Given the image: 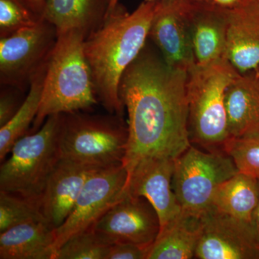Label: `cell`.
<instances>
[{
	"label": "cell",
	"instance_id": "cell-24",
	"mask_svg": "<svg viewBox=\"0 0 259 259\" xmlns=\"http://www.w3.org/2000/svg\"><path fill=\"white\" fill-rule=\"evenodd\" d=\"M41 221L46 220L37 204L17 194L0 190V233L23 223Z\"/></svg>",
	"mask_w": 259,
	"mask_h": 259
},
{
	"label": "cell",
	"instance_id": "cell-35",
	"mask_svg": "<svg viewBox=\"0 0 259 259\" xmlns=\"http://www.w3.org/2000/svg\"><path fill=\"white\" fill-rule=\"evenodd\" d=\"M255 1H256V3L259 5V0H255Z\"/></svg>",
	"mask_w": 259,
	"mask_h": 259
},
{
	"label": "cell",
	"instance_id": "cell-34",
	"mask_svg": "<svg viewBox=\"0 0 259 259\" xmlns=\"http://www.w3.org/2000/svg\"><path fill=\"white\" fill-rule=\"evenodd\" d=\"M194 1H208V0H194Z\"/></svg>",
	"mask_w": 259,
	"mask_h": 259
},
{
	"label": "cell",
	"instance_id": "cell-11",
	"mask_svg": "<svg viewBox=\"0 0 259 259\" xmlns=\"http://www.w3.org/2000/svg\"><path fill=\"white\" fill-rule=\"evenodd\" d=\"M92 228L110 245L132 243L149 249L161 225L157 212L147 199L126 193Z\"/></svg>",
	"mask_w": 259,
	"mask_h": 259
},
{
	"label": "cell",
	"instance_id": "cell-23",
	"mask_svg": "<svg viewBox=\"0 0 259 259\" xmlns=\"http://www.w3.org/2000/svg\"><path fill=\"white\" fill-rule=\"evenodd\" d=\"M110 245L91 228L65 242L54 259H106Z\"/></svg>",
	"mask_w": 259,
	"mask_h": 259
},
{
	"label": "cell",
	"instance_id": "cell-13",
	"mask_svg": "<svg viewBox=\"0 0 259 259\" xmlns=\"http://www.w3.org/2000/svg\"><path fill=\"white\" fill-rule=\"evenodd\" d=\"M174 171L175 159L153 156L139 161L127 176L126 193L147 199L157 212L160 230L182 210L172 187Z\"/></svg>",
	"mask_w": 259,
	"mask_h": 259
},
{
	"label": "cell",
	"instance_id": "cell-20",
	"mask_svg": "<svg viewBox=\"0 0 259 259\" xmlns=\"http://www.w3.org/2000/svg\"><path fill=\"white\" fill-rule=\"evenodd\" d=\"M105 0H45L42 18L58 34L73 29L89 33L96 28L106 12Z\"/></svg>",
	"mask_w": 259,
	"mask_h": 259
},
{
	"label": "cell",
	"instance_id": "cell-9",
	"mask_svg": "<svg viewBox=\"0 0 259 259\" xmlns=\"http://www.w3.org/2000/svg\"><path fill=\"white\" fill-rule=\"evenodd\" d=\"M127 181V172L122 163L98 170L88 179L72 212L55 230V255L65 242L91 228L109 209L125 197Z\"/></svg>",
	"mask_w": 259,
	"mask_h": 259
},
{
	"label": "cell",
	"instance_id": "cell-29",
	"mask_svg": "<svg viewBox=\"0 0 259 259\" xmlns=\"http://www.w3.org/2000/svg\"><path fill=\"white\" fill-rule=\"evenodd\" d=\"M36 14L42 17L45 0H24Z\"/></svg>",
	"mask_w": 259,
	"mask_h": 259
},
{
	"label": "cell",
	"instance_id": "cell-33",
	"mask_svg": "<svg viewBox=\"0 0 259 259\" xmlns=\"http://www.w3.org/2000/svg\"><path fill=\"white\" fill-rule=\"evenodd\" d=\"M252 75H253V79H254L255 83H256L257 86L259 88V66L253 72H252Z\"/></svg>",
	"mask_w": 259,
	"mask_h": 259
},
{
	"label": "cell",
	"instance_id": "cell-26",
	"mask_svg": "<svg viewBox=\"0 0 259 259\" xmlns=\"http://www.w3.org/2000/svg\"><path fill=\"white\" fill-rule=\"evenodd\" d=\"M42 17L36 14L24 0H0V35L8 36L31 26Z\"/></svg>",
	"mask_w": 259,
	"mask_h": 259
},
{
	"label": "cell",
	"instance_id": "cell-30",
	"mask_svg": "<svg viewBox=\"0 0 259 259\" xmlns=\"http://www.w3.org/2000/svg\"><path fill=\"white\" fill-rule=\"evenodd\" d=\"M211 1L226 9H233L243 3L244 0H211Z\"/></svg>",
	"mask_w": 259,
	"mask_h": 259
},
{
	"label": "cell",
	"instance_id": "cell-31",
	"mask_svg": "<svg viewBox=\"0 0 259 259\" xmlns=\"http://www.w3.org/2000/svg\"><path fill=\"white\" fill-rule=\"evenodd\" d=\"M252 228L254 231L255 236L256 237L257 241L259 243V200L255 208L254 213H253V218L251 222Z\"/></svg>",
	"mask_w": 259,
	"mask_h": 259
},
{
	"label": "cell",
	"instance_id": "cell-4",
	"mask_svg": "<svg viewBox=\"0 0 259 259\" xmlns=\"http://www.w3.org/2000/svg\"><path fill=\"white\" fill-rule=\"evenodd\" d=\"M239 74L227 59L195 64L188 71L187 97L191 143L206 151H224L230 139L226 92Z\"/></svg>",
	"mask_w": 259,
	"mask_h": 259
},
{
	"label": "cell",
	"instance_id": "cell-27",
	"mask_svg": "<svg viewBox=\"0 0 259 259\" xmlns=\"http://www.w3.org/2000/svg\"><path fill=\"white\" fill-rule=\"evenodd\" d=\"M148 248L132 243L110 245L106 259H147Z\"/></svg>",
	"mask_w": 259,
	"mask_h": 259
},
{
	"label": "cell",
	"instance_id": "cell-14",
	"mask_svg": "<svg viewBox=\"0 0 259 259\" xmlns=\"http://www.w3.org/2000/svg\"><path fill=\"white\" fill-rule=\"evenodd\" d=\"M100 169L102 168L59 159L48 179L39 202L40 212L51 228L57 229L66 221L87 181Z\"/></svg>",
	"mask_w": 259,
	"mask_h": 259
},
{
	"label": "cell",
	"instance_id": "cell-7",
	"mask_svg": "<svg viewBox=\"0 0 259 259\" xmlns=\"http://www.w3.org/2000/svg\"><path fill=\"white\" fill-rule=\"evenodd\" d=\"M238 172L226 151L191 145L175 160L172 187L182 209L200 216L212 207L218 187Z\"/></svg>",
	"mask_w": 259,
	"mask_h": 259
},
{
	"label": "cell",
	"instance_id": "cell-8",
	"mask_svg": "<svg viewBox=\"0 0 259 259\" xmlns=\"http://www.w3.org/2000/svg\"><path fill=\"white\" fill-rule=\"evenodd\" d=\"M57 40V31L44 18L0 39L2 84L23 91L49 60Z\"/></svg>",
	"mask_w": 259,
	"mask_h": 259
},
{
	"label": "cell",
	"instance_id": "cell-21",
	"mask_svg": "<svg viewBox=\"0 0 259 259\" xmlns=\"http://www.w3.org/2000/svg\"><path fill=\"white\" fill-rule=\"evenodd\" d=\"M258 200V181L238 171L218 187L212 207L251 224Z\"/></svg>",
	"mask_w": 259,
	"mask_h": 259
},
{
	"label": "cell",
	"instance_id": "cell-25",
	"mask_svg": "<svg viewBox=\"0 0 259 259\" xmlns=\"http://www.w3.org/2000/svg\"><path fill=\"white\" fill-rule=\"evenodd\" d=\"M224 151L232 158L237 169L259 182V135L241 139H230Z\"/></svg>",
	"mask_w": 259,
	"mask_h": 259
},
{
	"label": "cell",
	"instance_id": "cell-16",
	"mask_svg": "<svg viewBox=\"0 0 259 259\" xmlns=\"http://www.w3.org/2000/svg\"><path fill=\"white\" fill-rule=\"evenodd\" d=\"M226 59L240 74L258 68L259 5L255 0H244L228 10Z\"/></svg>",
	"mask_w": 259,
	"mask_h": 259
},
{
	"label": "cell",
	"instance_id": "cell-3",
	"mask_svg": "<svg viewBox=\"0 0 259 259\" xmlns=\"http://www.w3.org/2000/svg\"><path fill=\"white\" fill-rule=\"evenodd\" d=\"M87 35L79 29L58 34L48 61L41 102L32 123L33 133L49 116L79 112L97 104L91 70L83 51Z\"/></svg>",
	"mask_w": 259,
	"mask_h": 259
},
{
	"label": "cell",
	"instance_id": "cell-17",
	"mask_svg": "<svg viewBox=\"0 0 259 259\" xmlns=\"http://www.w3.org/2000/svg\"><path fill=\"white\" fill-rule=\"evenodd\" d=\"M230 139L259 135V88L251 73L238 74L226 92Z\"/></svg>",
	"mask_w": 259,
	"mask_h": 259
},
{
	"label": "cell",
	"instance_id": "cell-10",
	"mask_svg": "<svg viewBox=\"0 0 259 259\" xmlns=\"http://www.w3.org/2000/svg\"><path fill=\"white\" fill-rule=\"evenodd\" d=\"M200 220L195 258L259 259V243L251 224L213 207Z\"/></svg>",
	"mask_w": 259,
	"mask_h": 259
},
{
	"label": "cell",
	"instance_id": "cell-18",
	"mask_svg": "<svg viewBox=\"0 0 259 259\" xmlns=\"http://www.w3.org/2000/svg\"><path fill=\"white\" fill-rule=\"evenodd\" d=\"M55 230L46 221H33L0 233L1 259H54Z\"/></svg>",
	"mask_w": 259,
	"mask_h": 259
},
{
	"label": "cell",
	"instance_id": "cell-28",
	"mask_svg": "<svg viewBox=\"0 0 259 259\" xmlns=\"http://www.w3.org/2000/svg\"><path fill=\"white\" fill-rule=\"evenodd\" d=\"M24 100L18 94L9 90H3L0 95V127L5 124L15 115L21 107Z\"/></svg>",
	"mask_w": 259,
	"mask_h": 259
},
{
	"label": "cell",
	"instance_id": "cell-5",
	"mask_svg": "<svg viewBox=\"0 0 259 259\" xmlns=\"http://www.w3.org/2000/svg\"><path fill=\"white\" fill-rule=\"evenodd\" d=\"M128 130L119 116L61 114L58 148L63 159L105 168L122 164Z\"/></svg>",
	"mask_w": 259,
	"mask_h": 259
},
{
	"label": "cell",
	"instance_id": "cell-15",
	"mask_svg": "<svg viewBox=\"0 0 259 259\" xmlns=\"http://www.w3.org/2000/svg\"><path fill=\"white\" fill-rule=\"evenodd\" d=\"M228 10L211 0H190L188 20L196 64L226 59Z\"/></svg>",
	"mask_w": 259,
	"mask_h": 259
},
{
	"label": "cell",
	"instance_id": "cell-1",
	"mask_svg": "<svg viewBox=\"0 0 259 259\" xmlns=\"http://www.w3.org/2000/svg\"><path fill=\"white\" fill-rule=\"evenodd\" d=\"M187 71L174 69L145 47L121 78L119 95L127 113V176L141 160L176 159L191 145Z\"/></svg>",
	"mask_w": 259,
	"mask_h": 259
},
{
	"label": "cell",
	"instance_id": "cell-2",
	"mask_svg": "<svg viewBox=\"0 0 259 259\" xmlns=\"http://www.w3.org/2000/svg\"><path fill=\"white\" fill-rule=\"evenodd\" d=\"M157 0L144 1L132 13L118 3L83 41L97 99L112 115L123 116L121 78L146 47Z\"/></svg>",
	"mask_w": 259,
	"mask_h": 259
},
{
	"label": "cell",
	"instance_id": "cell-19",
	"mask_svg": "<svg viewBox=\"0 0 259 259\" xmlns=\"http://www.w3.org/2000/svg\"><path fill=\"white\" fill-rule=\"evenodd\" d=\"M201 232L200 216L182 209L160 230L148 249L147 259L195 258Z\"/></svg>",
	"mask_w": 259,
	"mask_h": 259
},
{
	"label": "cell",
	"instance_id": "cell-12",
	"mask_svg": "<svg viewBox=\"0 0 259 259\" xmlns=\"http://www.w3.org/2000/svg\"><path fill=\"white\" fill-rule=\"evenodd\" d=\"M189 3L190 0H157L148 34L165 63L186 71L196 64L189 25Z\"/></svg>",
	"mask_w": 259,
	"mask_h": 259
},
{
	"label": "cell",
	"instance_id": "cell-32",
	"mask_svg": "<svg viewBox=\"0 0 259 259\" xmlns=\"http://www.w3.org/2000/svg\"><path fill=\"white\" fill-rule=\"evenodd\" d=\"M119 1H120V0H105L107 5L106 12H105V13L110 11V10H112L113 8H115L116 5L118 4ZM144 1H154V0H144Z\"/></svg>",
	"mask_w": 259,
	"mask_h": 259
},
{
	"label": "cell",
	"instance_id": "cell-22",
	"mask_svg": "<svg viewBox=\"0 0 259 259\" xmlns=\"http://www.w3.org/2000/svg\"><path fill=\"white\" fill-rule=\"evenodd\" d=\"M47 64L48 61L32 78L28 88V95L18 112L8 123L0 127L1 163L5 161L15 143L26 136L29 127L33 123L36 117L41 102Z\"/></svg>",
	"mask_w": 259,
	"mask_h": 259
},
{
	"label": "cell",
	"instance_id": "cell-6",
	"mask_svg": "<svg viewBox=\"0 0 259 259\" xmlns=\"http://www.w3.org/2000/svg\"><path fill=\"white\" fill-rule=\"evenodd\" d=\"M60 115L49 116L36 132L18 140L0 166V190L39 202L48 179L60 159L58 131Z\"/></svg>",
	"mask_w": 259,
	"mask_h": 259
}]
</instances>
